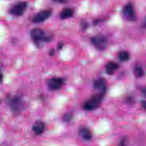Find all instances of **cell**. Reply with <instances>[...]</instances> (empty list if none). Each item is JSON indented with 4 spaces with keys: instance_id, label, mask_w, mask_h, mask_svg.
<instances>
[{
    "instance_id": "1",
    "label": "cell",
    "mask_w": 146,
    "mask_h": 146,
    "mask_svg": "<svg viewBox=\"0 0 146 146\" xmlns=\"http://www.w3.org/2000/svg\"><path fill=\"white\" fill-rule=\"evenodd\" d=\"M104 95L99 93L98 94L92 96L84 103L83 108L87 111H92L98 108L102 102Z\"/></svg>"
},
{
    "instance_id": "2",
    "label": "cell",
    "mask_w": 146,
    "mask_h": 146,
    "mask_svg": "<svg viewBox=\"0 0 146 146\" xmlns=\"http://www.w3.org/2000/svg\"><path fill=\"white\" fill-rule=\"evenodd\" d=\"M91 42L97 49L103 50L107 47L108 40L107 38L104 35H98L91 38Z\"/></svg>"
},
{
    "instance_id": "3",
    "label": "cell",
    "mask_w": 146,
    "mask_h": 146,
    "mask_svg": "<svg viewBox=\"0 0 146 146\" xmlns=\"http://www.w3.org/2000/svg\"><path fill=\"white\" fill-rule=\"evenodd\" d=\"M11 110L15 113L19 112L23 107V101L18 96H14L10 98L9 102Z\"/></svg>"
},
{
    "instance_id": "4",
    "label": "cell",
    "mask_w": 146,
    "mask_h": 146,
    "mask_svg": "<svg viewBox=\"0 0 146 146\" xmlns=\"http://www.w3.org/2000/svg\"><path fill=\"white\" fill-rule=\"evenodd\" d=\"M27 5V3L25 1L19 2L10 9V13L11 14L15 16L22 15L25 11Z\"/></svg>"
},
{
    "instance_id": "5",
    "label": "cell",
    "mask_w": 146,
    "mask_h": 146,
    "mask_svg": "<svg viewBox=\"0 0 146 146\" xmlns=\"http://www.w3.org/2000/svg\"><path fill=\"white\" fill-rule=\"evenodd\" d=\"M51 15V11L50 10H45L38 13L33 18V22L35 23L43 22L48 19Z\"/></svg>"
},
{
    "instance_id": "6",
    "label": "cell",
    "mask_w": 146,
    "mask_h": 146,
    "mask_svg": "<svg viewBox=\"0 0 146 146\" xmlns=\"http://www.w3.org/2000/svg\"><path fill=\"white\" fill-rule=\"evenodd\" d=\"M64 80L61 78H52L50 79L47 82V86L51 90H57L63 84Z\"/></svg>"
},
{
    "instance_id": "7",
    "label": "cell",
    "mask_w": 146,
    "mask_h": 146,
    "mask_svg": "<svg viewBox=\"0 0 146 146\" xmlns=\"http://www.w3.org/2000/svg\"><path fill=\"white\" fill-rule=\"evenodd\" d=\"M30 35L31 38L35 42H39L41 40L46 41L47 39L44 34V31L40 29H33L31 30Z\"/></svg>"
},
{
    "instance_id": "8",
    "label": "cell",
    "mask_w": 146,
    "mask_h": 146,
    "mask_svg": "<svg viewBox=\"0 0 146 146\" xmlns=\"http://www.w3.org/2000/svg\"><path fill=\"white\" fill-rule=\"evenodd\" d=\"M123 14L128 20L131 21H134L136 18L133 6L131 4H128L124 6L123 9Z\"/></svg>"
},
{
    "instance_id": "9",
    "label": "cell",
    "mask_w": 146,
    "mask_h": 146,
    "mask_svg": "<svg viewBox=\"0 0 146 146\" xmlns=\"http://www.w3.org/2000/svg\"><path fill=\"white\" fill-rule=\"evenodd\" d=\"M94 86L95 89L99 91V93L103 94H105L106 90V82L104 79L99 78L98 79L95 80L94 83Z\"/></svg>"
},
{
    "instance_id": "10",
    "label": "cell",
    "mask_w": 146,
    "mask_h": 146,
    "mask_svg": "<svg viewBox=\"0 0 146 146\" xmlns=\"http://www.w3.org/2000/svg\"><path fill=\"white\" fill-rule=\"evenodd\" d=\"M44 128H45L44 123L40 120L36 121L33 124L32 127L33 131L34 132V133L36 135H39L42 134L44 132Z\"/></svg>"
},
{
    "instance_id": "11",
    "label": "cell",
    "mask_w": 146,
    "mask_h": 146,
    "mask_svg": "<svg viewBox=\"0 0 146 146\" xmlns=\"http://www.w3.org/2000/svg\"><path fill=\"white\" fill-rule=\"evenodd\" d=\"M119 68V65L115 62H110L106 66V71L107 74L112 75Z\"/></svg>"
},
{
    "instance_id": "12",
    "label": "cell",
    "mask_w": 146,
    "mask_h": 146,
    "mask_svg": "<svg viewBox=\"0 0 146 146\" xmlns=\"http://www.w3.org/2000/svg\"><path fill=\"white\" fill-rule=\"evenodd\" d=\"M79 135L86 140H90L92 139V133L89 129L87 128H82L79 130Z\"/></svg>"
},
{
    "instance_id": "13",
    "label": "cell",
    "mask_w": 146,
    "mask_h": 146,
    "mask_svg": "<svg viewBox=\"0 0 146 146\" xmlns=\"http://www.w3.org/2000/svg\"><path fill=\"white\" fill-rule=\"evenodd\" d=\"M73 10L72 9L70 8H65L63 9L62 12L60 14V18L62 19H67L68 18H70L73 15Z\"/></svg>"
},
{
    "instance_id": "14",
    "label": "cell",
    "mask_w": 146,
    "mask_h": 146,
    "mask_svg": "<svg viewBox=\"0 0 146 146\" xmlns=\"http://www.w3.org/2000/svg\"><path fill=\"white\" fill-rule=\"evenodd\" d=\"M118 57L120 62H124L128 61L129 59L130 56L128 52L126 51H121L119 53Z\"/></svg>"
},
{
    "instance_id": "15",
    "label": "cell",
    "mask_w": 146,
    "mask_h": 146,
    "mask_svg": "<svg viewBox=\"0 0 146 146\" xmlns=\"http://www.w3.org/2000/svg\"><path fill=\"white\" fill-rule=\"evenodd\" d=\"M134 74L136 77L137 78H140L143 76L144 75V71L142 68V67L140 66H136L135 67L134 69Z\"/></svg>"
},
{
    "instance_id": "16",
    "label": "cell",
    "mask_w": 146,
    "mask_h": 146,
    "mask_svg": "<svg viewBox=\"0 0 146 146\" xmlns=\"http://www.w3.org/2000/svg\"><path fill=\"white\" fill-rule=\"evenodd\" d=\"M73 115L71 112H67L65 113L63 117V119L64 121H70L72 118Z\"/></svg>"
},
{
    "instance_id": "17",
    "label": "cell",
    "mask_w": 146,
    "mask_h": 146,
    "mask_svg": "<svg viewBox=\"0 0 146 146\" xmlns=\"http://www.w3.org/2000/svg\"><path fill=\"white\" fill-rule=\"evenodd\" d=\"M126 140H127L123 138L120 142L119 146H126Z\"/></svg>"
},
{
    "instance_id": "18",
    "label": "cell",
    "mask_w": 146,
    "mask_h": 146,
    "mask_svg": "<svg viewBox=\"0 0 146 146\" xmlns=\"http://www.w3.org/2000/svg\"><path fill=\"white\" fill-rule=\"evenodd\" d=\"M53 1L58 3H64V2H66L67 0H53Z\"/></svg>"
},
{
    "instance_id": "19",
    "label": "cell",
    "mask_w": 146,
    "mask_h": 146,
    "mask_svg": "<svg viewBox=\"0 0 146 146\" xmlns=\"http://www.w3.org/2000/svg\"><path fill=\"white\" fill-rule=\"evenodd\" d=\"M2 79H3V75H2V74L0 73V83L2 82Z\"/></svg>"
}]
</instances>
